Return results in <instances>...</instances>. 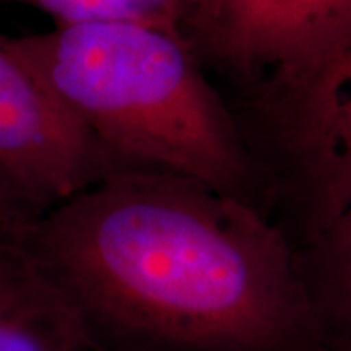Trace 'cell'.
<instances>
[{"label":"cell","mask_w":351,"mask_h":351,"mask_svg":"<svg viewBox=\"0 0 351 351\" xmlns=\"http://www.w3.org/2000/svg\"><path fill=\"white\" fill-rule=\"evenodd\" d=\"M297 262L320 351H351V199L297 244Z\"/></svg>","instance_id":"7"},{"label":"cell","mask_w":351,"mask_h":351,"mask_svg":"<svg viewBox=\"0 0 351 351\" xmlns=\"http://www.w3.org/2000/svg\"><path fill=\"white\" fill-rule=\"evenodd\" d=\"M0 351H108L24 240L2 232Z\"/></svg>","instance_id":"6"},{"label":"cell","mask_w":351,"mask_h":351,"mask_svg":"<svg viewBox=\"0 0 351 351\" xmlns=\"http://www.w3.org/2000/svg\"><path fill=\"white\" fill-rule=\"evenodd\" d=\"M184 39L256 94L258 106L302 84L351 39V0H189Z\"/></svg>","instance_id":"3"},{"label":"cell","mask_w":351,"mask_h":351,"mask_svg":"<svg viewBox=\"0 0 351 351\" xmlns=\"http://www.w3.org/2000/svg\"><path fill=\"white\" fill-rule=\"evenodd\" d=\"M55 25L137 24L160 27L184 38L189 0H29Z\"/></svg>","instance_id":"8"},{"label":"cell","mask_w":351,"mask_h":351,"mask_svg":"<svg viewBox=\"0 0 351 351\" xmlns=\"http://www.w3.org/2000/svg\"><path fill=\"white\" fill-rule=\"evenodd\" d=\"M260 110L274 141L271 176L297 217L299 244L351 199V39L302 84Z\"/></svg>","instance_id":"5"},{"label":"cell","mask_w":351,"mask_h":351,"mask_svg":"<svg viewBox=\"0 0 351 351\" xmlns=\"http://www.w3.org/2000/svg\"><path fill=\"white\" fill-rule=\"evenodd\" d=\"M51 96L121 170L184 176L258 205L265 170L189 43L137 24L12 38Z\"/></svg>","instance_id":"2"},{"label":"cell","mask_w":351,"mask_h":351,"mask_svg":"<svg viewBox=\"0 0 351 351\" xmlns=\"http://www.w3.org/2000/svg\"><path fill=\"white\" fill-rule=\"evenodd\" d=\"M119 170L51 96L12 38L0 36V232L22 237Z\"/></svg>","instance_id":"4"},{"label":"cell","mask_w":351,"mask_h":351,"mask_svg":"<svg viewBox=\"0 0 351 351\" xmlns=\"http://www.w3.org/2000/svg\"><path fill=\"white\" fill-rule=\"evenodd\" d=\"M20 239L108 351H320L295 240L197 180L119 170Z\"/></svg>","instance_id":"1"}]
</instances>
